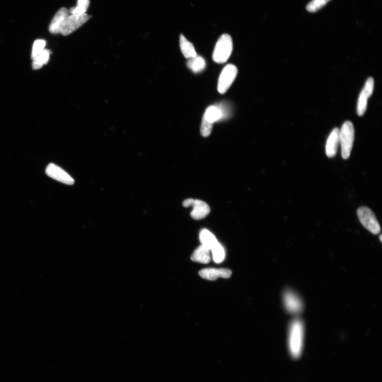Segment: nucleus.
<instances>
[{"label":"nucleus","instance_id":"7","mask_svg":"<svg viewBox=\"0 0 382 382\" xmlns=\"http://www.w3.org/2000/svg\"><path fill=\"white\" fill-rule=\"evenodd\" d=\"M284 307L286 311L291 314H299L303 310L302 299L294 291L286 290L283 296Z\"/></svg>","mask_w":382,"mask_h":382},{"label":"nucleus","instance_id":"4","mask_svg":"<svg viewBox=\"0 0 382 382\" xmlns=\"http://www.w3.org/2000/svg\"><path fill=\"white\" fill-rule=\"evenodd\" d=\"M358 218L361 224L367 230L377 235L381 232V227L376 216L372 210L366 207H361L358 210Z\"/></svg>","mask_w":382,"mask_h":382},{"label":"nucleus","instance_id":"25","mask_svg":"<svg viewBox=\"0 0 382 382\" xmlns=\"http://www.w3.org/2000/svg\"><path fill=\"white\" fill-rule=\"evenodd\" d=\"M380 240L382 241V235L380 236Z\"/></svg>","mask_w":382,"mask_h":382},{"label":"nucleus","instance_id":"9","mask_svg":"<svg viewBox=\"0 0 382 382\" xmlns=\"http://www.w3.org/2000/svg\"><path fill=\"white\" fill-rule=\"evenodd\" d=\"M46 174L53 179L69 186L74 183V180L71 176L65 170L53 163H50L48 166Z\"/></svg>","mask_w":382,"mask_h":382},{"label":"nucleus","instance_id":"6","mask_svg":"<svg viewBox=\"0 0 382 382\" xmlns=\"http://www.w3.org/2000/svg\"><path fill=\"white\" fill-rule=\"evenodd\" d=\"M238 73L237 67L229 64L227 65L220 75L218 83V91L221 94H225L230 88Z\"/></svg>","mask_w":382,"mask_h":382},{"label":"nucleus","instance_id":"23","mask_svg":"<svg viewBox=\"0 0 382 382\" xmlns=\"http://www.w3.org/2000/svg\"><path fill=\"white\" fill-rule=\"evenodd\" d=\"M47 42L44 40H37L35 41L33 49H32L31 59H34L38 54H40L46 47Z\"/></svg>","mask_w":382,"mask_h":382},{"label":"nucleus","instance_id":"18","mask_svg":"<svg viewBox=\"0 0 382 382\" xmlns=\"http://www.w3.org/2000/svg\"><path fill=\"white\" fill-rule=\"evenodd\" d=\"M187 66L194 73H199L205 69L206 62L202 56H196L189 59L187 62Z\"/></svg>","mask_w":382,"mask_h":382},{"label":"nucleus","instance_id":"19","mask_svg":"<svg viewBox=\"0 0 382 382\" xmlns=\"http://www.w3.org/2000/svg\"><path fill=\"white\" fill-rule=\"evenodd\" d=\"M50 53L49 50L44 49L40 54L35 57L32 63L33 69H40L44 65H47L49 59Z\"/></svg>","mask_w":382,"mask_h":382},{"label":"nucleus","instance_id":"5","mask_svg":"<svg viewBox=\"0 0 382 382\" xmlns=\"http://www.w3.org/2000/svg\"><path fill=\"white\" fill-rule=\"evenodd\" d=\"M91 18V16L86 13L82 15H69L62 25L60 34L63 36H68L73 33L86 23Z\"/></svg>","mask_w":382,"mask_h":382},{"label":"nucleus","instance_id":"8","mask_svg":"<svg viewBox=\"0 0 382 382\" xmlns=\"http://www.w3.org/2000/svg\"><path fill=\"white\" fill-rule=\"evenodd\" d=\"M183 205L184 207H193L191 215L195 220L205 218L210 212L208 204L202 200L188 199L183 202Z\"/></svg>","mask_w":382,"mask_h":382},{"label":"nucleus","instance_id":"16","mask_svg":"<svg viewBox=\"0 0 382 382\" xmlns=\"http://www.w3.org/2000/svg\"><path fill=\"white\" fill-rule=\"evenodd\" d=\"M180 45L182 53L187 59L197 56L193 44L189 42L183 34L180 35Z\"/></svg>","mask_w":382,"mask_h":382},{"label":"nucleus","instance_id":"2","mask_svg":"<svg viewBox=\"0 0 382 382\" xmlns=\"http://www.w3.org/2000/svg\"><path fill=\"white\" fill-rule=\"evenodd\" d=\"M233 49L232 37L228 34H223L215 44L213 54V60L219 64L224 63L230 57Z\"/></svg>","mask_w":382,"mask_h":382},{"label":"nucleus","instance_id":"22","mask_svg":"<svg viewBox=\"0 0 382 382\" xmlns=\"http://www.w3.org/2000/svg\"><path fill=\"white\" fill-rule=\"evenodd\" d=\"M331 0H313L307 6V10L310 12H315L326 5Z\"/></svg>","mask_w":382,"mask_h":382},{"label":"nucleus","instance_id":"12","mask_svg":"<svg viewBox=\"0 0 382 382\" xmlns=\"http://www.w3.org/2000/svg\"><path fill=\"white\" fill-rule=\"evenodd\" d=\"M69 15V11L66 8H62L56 13L49 26V31L53 34H60L64 22Z\"/></svg>","mask_w":382,"mask_h":382},{"label":"nucleus","instance_id":"21","mask_svg":"<svg viewBox=\"0 0 382 382\" xmlns=\"http://www.w3.org/2000/svg\"><path fill=\"white\" fill-rule=\"evenodd\" d=\"M210 251L212 252L213 260L215 263H221L225 259V251L219 243L216 244Z\"/></svg>","mask_w":382,"mask_h":382},{"label":"nucleus","instance_id":"1","mask_svg":"<svg viewBox=\"0 0 382 382\" xmlns=\"http://www.w3.org/2000/svg\"><path fill=\"white\" fill-rule=\"evenodd\" d=\"M304 339V323L299 318H295L289 325L288 333V347L293 358L297 359L301 356L303 349Z\"/></svg>","mask_w":382,"mask_h":382},{"label":"nucleus","instance_id":"10","mask_svg":"<svg viewBox=\"0 0 382 382\" xmlns=\"http://www.w3.org/2000/svg\"><path fill=\"white\" fill-rule=\"evenodd\" d=\"M374 80L372 77L366 81L364 88H363L358 98V114L361 117L365 113L367 107V100L372 95L374 91Z\"/></svg>","mask_w":382,"mask_h":382},{"label":"nucleus","instance_id":"15","mask_svg":"<svg viewBox=\"0 0 382 382\" xmlns=\"http://www.w3.org/2000/svg\"><path fill=\"white\" fill-rule=\"evenodd\" d=\"M224 117V114L220 106H211L207 108L203 118L208 122L214 124Z\"/></svg>","mask_w":382,"mask_h":382},{"label":"nucleus","instance_id":"14","mask_svg":"<svg viewBox=\"0 0 382 382\" xmlns=\"http://www.w3.org/2000/svg\"><path fill=\"white\" fill-rule=\"evenodd\" d=\"M210 252L207 247L201 245L194 251L191 256V260L194 262L207 264L211 260Z\"/></svg>","mask_w":382,"mask_h":382},{"label":"nucleus","instance_id":"11","mask_svg":"<svg viewBox=\"0 0 382 382\" xmlns=\"http://www.w3.org/2000/svg\"><path fill=\"white\" fill-rule=\"evenodd\" d=\"M232 271L228 269L208 268L199 271V275L203 279L214 281L219 278H229L232 275Z\"/></svg>","mask_w":382,"mask_h":382},{"label":"nucleus","instance_id":"24","mask_svg":"<svg viewBox=\"0 0 382 382\" xmlns=\"http://www.w3.org/2000/svg\"><path fill=\"white\" fill-rule=\"evenodd\" d=\"M213 127V123L208 122V121L203 118L200 128L201 134L202 137H209L212 133Z\"/></svg>","mask_w":382,"mask_h":382},{"label":"nucleus","instance_id":"3","mask_svg":"<svg viewBox=\"0 0 382 382\" xmlns=\"http://www.w3.org/2000/svg\"><path fill=\"white\" fill-rule=\"evenodd\" d=\"M355 137L353 124L346 121L340 130V143L341 146V155L344 159H347L351 154Z\"/></svg>","mask_w":382,"mask_h":382},{"label":"nucleus","instance_id":"20","mask_svg":"<svg viewBox=\"0 0 382 382\" xmlns=\"http://www.w3.org/2000/svg\"><path fill=\"white\" fill-rule=\"evenodd\" d=\"M89 4L90 0H78L77 5L75 7L70 9L69 14L71 15H82L86 14Z\"/></svg>","mask_w":382,"mask_h":382},{"label":"nucleus","instance_id":"13","mask_svg":"<svg viewBox=\"0 0 382 382\" xmlns=\"http://www.w3.org/2000/svg\"><path fill=\"white\" fill-rule=\"evenodd\" d=\"M339 143L340 130L336 127L331 132L327 140L326 152L329 158L334 157L336 155Z\"/></svg>","mask_w":382,"mask_h":382},{"label":"nucleus","instance_id":"17","mask_svg":"<svg viewBox=\"0 0 382 382\" xmlns=\"http://www.w3.org/2000/svg\"><path fill=\"white\" fill-rule=\"evenodd\" d=\"M200 240L202 245L207 247L210 251H211L212 248L219 243L215 236L206 229H203L201 231Z\"/></svg>","mask_w":382,"mask_h":382}]
</instances>
